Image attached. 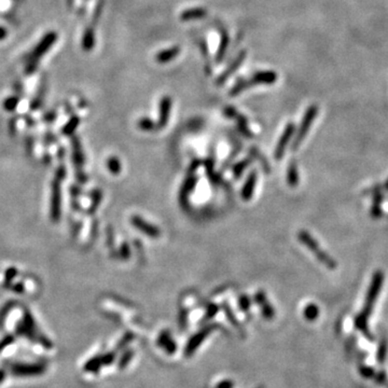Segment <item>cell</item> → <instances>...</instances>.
<instances>
[{
	"instance_id": "38",
	"label": "cell",
	"mask_w": 388,
	"mask_h": 388,
	"mask_svg": "<svg viewBox=\"0 0 388 388\" xmlns=\"http://www.w3.org/2000/svg\"><path fill=\"white\" fill-rule=\"evenodd\" d=\"M239 305L243 312H247L250 308V300L248 299L247 295H241L239 299Z\"/></svg>"
},
{
	"instance_id": "19",
	"label": "cell",
	"mask_w": 388,
	"mask_h": 388,
	"mask_svg": "<svg viewBox=\"0 0 388 388\" xmlns=\"http://www.w3.org/2000/svg\"><path fill=\"white\" fill-rule=\"evenodd\" d=\"M179 52H180V49H179L178 47H174V48H171L169 50L161 51L160 53L156 54L155 59H156V61H158L161 64L169 63L172 60L175 59V57L179 54Z\"/></svg>"
},
{
	"instance_id": "39",
	"label": "cell",
	"mask_w": 388,
	"mask_h": 388,
	"mask_svg": "<svg viewBox=\"0 0 388 388\" xmlns=\"http://www.w3.org/2000/svg\"><path fill=\"white\" fill-rule=\"evenodd\" d=\"M101 201H102V191L97 189L93 194V203H92V206H91V212L96 211V208L98 204L101 203Z\"/></svg>"
},
{
	"instance_id": "16",
	"label": "cell",
	"mask_w": 388,
	"mask_h": 388,
	"mask_svg": "<svg viewBox=\"0 0 388 388\" xmlns=\"http://www.w3.org/2000/svg\"><path fill=\"white\" fill-rule=\"evenodd\" d=\"M256 181H257V172L252 171L247 178V180L243 187L242 190V198L244 201H249L251 200L254 187H256Z\"/></svg>"
},
{
	"instance_id": "46",
	"label": "cell",
	"mask_w": 388,
	"mask_h": 388,
	"mask_svg": "<svg viewBox=\"0 0 388 388\" xmlns=\"http://www.w3.org/2000/svg\"><path fill=\"white\" fill-rule=\"evenodd\" d=\"M217 388H233V383L231 381H223L218 384Z\"/></svg>"
},
{
	"instance_id": "11",
	"label": "cell",
	"mask_w": 388,
	"mask_h": 388,
	"mask_svg": "<svg viewBox=\"0 0 388 388\" xmlns=\"http://www.w3.org/2000/svg\"><path fill=\"white\" fill-rule=\"evenodd\" d=\"M245 57H246V51H242L241 53L239 54V56H237L236 59L233 61V63H231V65L227 69H225L224 72L218 78L217 84L220 85V84L224 83L225 81L228 80V78H230L231 76H232V74L236 71V69L242 65L243 62H244Z\"/></svg>"
},
{
	"instance_id": "48",
	"label": "cell",
	"mask_w": 388,
	"mask_h": 388,
	"mask_svg": "<svg viewBox=\"0 0 388 388\" xmlns=\"http://www.w3.org/2000/svg\"><path fill=\"white\" fill-rule=\"evenodd\" d=\"M384 188H385V190H388V180L385 182V184H384Z\"/></svg>"
},
{
	"instance_id": "42",
	"label": "cell",
	"mask_w": 388,
	"mask_h": 388,
	"mask_svg": "<svg viewBox=\"0 0 388 388\" xmlns=\"http://www.w3.org/2000/svg\"><path fill=\"white\" fill-rule=\"evenodd\" d=\"M78 124H79V119L78 118H73L71 121V123H68L66 125V127H65V133H66V134H71V133L74 130V127H76Z\"/></svg>"
},
{
	"instance_id": "13",
	"label": "cell",
	"mask_w": 388,
	"mask_h": 388,
	"mask_svg": "<svg viewBox=\"0 0 388 388\" xmlns=\"http://www.w3.org/2000/svg\"><path fill=\"white\" fill-rule=\"evenodd\" d=\"M158 344L163 349L167 354L173 355L177 350L176 342L172 339V335L169 331H162L158 338Z\"/></svg>"
},
{
	"instance_id": "3",
	"label": "cell",
	"mask_w": 388,
	"mask_h": 388,
	"mask_svg": "<svg viewBox=\"0 0 388 388\" xmlns=\"http://www.w3.org/2000/svg\"><path fill=\"white\" fill-rule=\"evenodd\" d=\"M383 282H384V273L382 271H376L373 274L371 283H370L369 290L366 297V303H364L363 310L361 312L364 316L369 317L372 314L375 301L379 297L382 286H383Z\"/></svg>"
},
{
	"instance_id": "5",
	"label": "cell",
	"mask_w": 388,
	"mask_h": 388,
	"mask_svg": "<svg viewBox=\"0 0 388 388\" xmlns=\"http://www.w3.org/2000/svg\"><path fill=\"white\" fill-rule=\"evenodd\" d=\"M10 370L15 376H37L45 372V367L41 363L16 362L11 364Z\"/></svg>"
},
{
	"instance_id": "28",
	"label": "cell",
	"mask_w": 388,
	"mask_h": 388,
	"mask_svg": "<svg viewBox=\"0 0 388 388\" xmlns=\"http://www.w3.org/2000/svg\"><path fill=\"white\" fill-rule=\"evenodd\" d=\"M223 308H224L225 315H227V317H228L229 321H230L231 323H232V325L235 327V329H236V330H239L240 332H242L243 330H242V328H241L240 322L236 320V317H235V315L233 314V312L231 311V309L229 308V305H228V304H224V305H223Z\"/></svg>"
},
{
	"instance_id": "2",
	"label": "cell",
	"mask_w": 388,
	"mask_h": 388,
	"mask_svg": "<svg viewBox=\"0 0 388 388\" xmlns=\"http://www.w3.org/2000/svg\"><path fill=\"white\" fill-rule=\"evenodd\" d=\"M298 237H299L300 242L308 247L310 250L315 254V257L317 258L318 261H320L323 265L326 266L327 269H329V270L337 269L338 263L334 261L332 257H330L328 253H326L325 251L322 250L321 247L318 245L317 241L308 232V231L301 230L298 234Z\"/></svg>"
},
{
	"instance_id": "6",
	"label": "cell",
	"mask_w": 388,
	"mask_h": 388,
	"mask_svg": "<svg viewBox=\"0 0 388 388\" xmlns=\"http://www.w3.org/2000/svg\"><path fill=\"white\" fill-rule=\"evenodd\" d=\"M213 327L215 326H207L203 328L201 331L195 333L193 337L189 340L186 349H184V355H186V357H191L194 354L195 351L199 349L203 342L205 341V339L212 333Z\"/></svg>"
},
{
	"instance_id": "18",
	"label": "cell",
	"mask_w": 388,
	"mask_h": 388,
	"mask_svg": "<svg viewBox=\"0 0 388 388\" xmlns=\"http://www.w3.org/2000/svg\"><path fill=\"white\" fill-rule=\"evenodd\" d=\"M196 181H198V179L194 176H190L186 181L183 183V187L181 189V192H180V202L182 203L183 205H187L188 203V198L190 193L192 192V190L194 189Z\"/></svg>"
},
{
	"instance_id": "30",
	"label": "cell",
	"mask_w": 388,
	"mask_h": 388,
	"mask_svg": "<svg viewBox=\"0 0 388 388\" xmlns=\"http://www.w3.org/2000/svg\"><path fill=\"white\" fill-rule=\"evenodd\" d=\"M228 42H229V39L228 36L225 33H222V39H221V44H220L219 50H218V54H217V62H221V60L223 59V56L225 54V50H227L228 47Z\"/></svg>"
},
{
	"instance_id": "17",
	"label": "cell",
	"mask_w": 388,
	"mask_h": 388,
	"mask_svg": "<svg viewBox=\"0 0 388 388\" xmlns=\"http://www.w3.org/2000/svg\"><path fill=\"white\" fill-rule=\"evenodd\" d=\"M355 327L360 331L364 337H366L369 341H374L373 334L370 332V330L368 328V317L364 316L362 313L358 314L355 318Z\"/></svg>"
},
{
	"instance_id": "36",
	"label": "cell",
	"mask_w": 388,
	"mask_h": 388,
	"mask_svg": "<svg viewBox=\"0 0 388 388\" xmlns=\"http://www.w3.org/2000/svg\"><path fill=\"white\" fill-rule=\"evenodd\" d=\"M13 342H14V337H13L12 334L5 335V337L2 340H0V353L7 349V347L9 345L12 344Z\"/></svg>"
},
{
	"instance_id": "47",
	"label": "cell",
	"mask_w": 388,
	"mask_h": 388,
	"mask_svg": "<svg viewBox=\"0 0 388 388\" xmlns=\"http://www.w3.org/2000/svg\"><path fill=\"white\" fill-rule=\"evenodd\" d=\"M5 37V32L2 30V28H0V39H2Z\"/></svg>"
},
{
	"instance_id": "22",
	"label": "cell",
	"mask_w": 388,
	"mask_h": 388,
	"mask_svg": "<svg viewBox=\"0 0 388 388\" xmlns=\"http://www.w3.org/2000/svg\"><path fill=\"white\" fill-rule=\"evenodd\" d=\"M287 180L288 184L290 187H295L299 183V175H298V169L295 162H291L290 165H289L288 169V174H287Z\"/></svg>"
},
{
	"instance_id": "37",
	"label": "cell",
	"mask_w": 388,
	"mask_h": 388,
	"mask_svg": "<svg viewBox=\"0 0 388 388\" xmlns=\"http://www.w3.org/2000/svg\"><path fill=\"white\" fill-rule=\"evenodd\" d=\"M102 359V363L103 366H110V364H112L114 359H115V354L114 353H106V354H104L101 356Z\"/></svg>"
},
{
	"instance_id": "12",
	"label": "cell",
	"mask_w": 388,
	"mask_h": 388,
	"mask_svg": "<svg viewBox=\"0 0 388 388\" xmlns=\"http://www.w3.org/2000/svg\"><path fill=\"white\" fill-rule=\"evenodd\" d=\"M254 300H256V302L258 305L261 306V310H262V316L265 318V319L268 320H272L275 316V312L274 309L272 308V305L269 303L268 299H266L265 294L263 291H258L254 295Z\"/></svg>"
},
{
	"instance_id": "25",
	"label": "cell",
	"mask_w": 388,
	"mask_h": 388,
	"mask_svg": "<svg viewBox=\"0 0 388 388\" xmlns=\"http://www.w3.org/2000/svg\"><path fill=\"white\" fill-rule=\"evenodd\" d=\"M73 161H74V164L79 167L82 166L84 161L82 149H81L80 142L77 138H74L73 140Z\"/></svg>"
},
{
	"instance_id": "20",
	"label": "cell",
	"mask_w": 388,
	"mask_h": 388,
	"mask_svg": "<svg viewBox=\"0 0 388 388\" xmlns=\"http://www.w3.org/2000/svg\"><path fill=\"white\" fill-rule=\"evenodd\" d=\"M207 14V11L203 8H195L183 11L180 15V19L182 21H192V20H199L204 17Z\"/></svg>"
},
{
	"instance_id": "24",
	"label": "cell",
	"mask_w": 388,
	"mask_h": 388,
	"mask_svg": "<svg viewBox=\"0 0 388 388\" xmlns=\"http://www.w3.org/2000/svg\"><path fill=\"white\" fill-rule=\"evenodd\" d=\"M382 201H383V195L380 191H376L373 199V205L371 208V215L373 218H380L382 215Z\"/></svg>"
},
{
	"instance_id": "27",
	"label": "cell",
	"mask_w": 388,
	"mask_h": 388,
	"mask_svg": "<svg viewBox=\"0 0 388 388\" xmlns=\"http://www.w3.org/2000/svg\"><path fill=\"white\" fill-rule=\"evenodd\" d=\"M387 350H388V345H387V342L385 340H383L380 343V346L378 349V353H376V359H378V362L379 363H383L386 359V354H387Z\"/></svg>"
},
{
	"instance_id": "29",
	"label": "cell",
	"mask_w": 388,
	"mask_h": 388,
	"mask_svg": "<svg viewBox=\"0 0 388 388\" xmlns=\"http://www.w3.org/2000/svg\"><path fill=\"white\" fill-rule=\"evenodd\" d=\"M138 126L141 127L142 131H155V129H158V125H156L152 120L147 119V118H142L140 120V122H138Z\"/></svg>"
},
{
	"instance_id": "34",
	"label": "cell",
	"mask_w": 388,
	"mask_h": 388,
	"mask_svg": "<svg viewBox=\"0 0 388 388\" xmlns=\"http://www.w3.org/2000/svg\"><path fill=\"white\" fill-rule=\"evenodd\" d=\"M133 356H134V352H133V351H126L124 354H122V356H121V358H120L119 368H121V369L125 368L127 364H129V362L132 360Z\"/></svg>"
},
{
	"instance_id": "9",
	"label": "cell",
	"mask_w": 388,
	"mask_h": 388,
	"mask_svg": "<svg viewBox=\"0 0 388 388\" xmlns=\"http://www.w3.org/2000/svg\"><path fill=\"white\" fill-rule=\"evenodd\" d=\"M56 40V34L55 33H50L48 34L47 36H45L41 41L39 42V44L37 45V48L34 50L33 54L31 56V63L34 64L35 62H37L38 59H40L45 52H47L52 44L54 43V41Z\"/></svg>"
},
{
	"instance_id": "45",
	"label": "cell",
	"mask_w": 388,
	"mask_h": 388,
	"mask_svg": "<svg viewBox=\"0 0 388 388\" xmlns=\"http://www.w3.org/2000/svg\"><path fill=\"white\" fill-rule=\"evenodd\" d=\"M16 103H17L16 98H9V100L5 101L4 107H5V109H8V110H12L15 108Z\"/></svg>"
},
{
	"instance_id": "26",
	"label": "cell",
	"mask_w": 388,
	"mask_h": 388,
	"mask_svg": "<svg viewBox=\"0 0 388 388\" xmlns=\"http://www.w3.org/2000/svg\"><path fill=\"white\" fill-rule=\"evenodd\" d=\"M318 316H319V309L317 305L311 303L304 309V317L309 321L316 320Z\"/></svg>"
},
{
	"instance_id": "33",
	"label": "cell",
	"mask_w": 388,
	"mask_h": 388,
	"mask_svg": "<svg viewBox=\"0 0 388 388\" xmlns=\"http://www.w3.org/2000/svg\"><path fill=\"white\" fill-rule=\"evenodd\" d=\"M250 152H251V154L254 156V158H257L258 160H260L261 161V163H262V166H263V169H264V171L266 172V174H269L270 173V171H271V169H270V165H269V162L266 161L263 156H262V154L260 153L258 150L256 149V148H251L250 149Z\"/></svg>"
},
{
	"instance_id": "7",
	"label": "cell",
	"mask_w": 388,
	"mask_h": 388,
	"mask_svg": "<svg viewBox=\"0 0 388 388\" xmlns=\"http://www.w3.org/2000/svg\"><path fill=\"white\" fill-rule=\"evenodd\" d=\"M61 183L60 179H55L52 184V200H51V218L57 221L61 215Z\"/></svg>"
},
{
	"instance_id": "43",
	"label": "cell",
	"mask_w": 388,
	"mask_h": 388,
	"mask_svg": "<svg viewBox=\"0 0 388 388\" xmlns=\"http://www.w3.org/2000/svg\"><path fill=\"white\" fill-rule=\"evenodd\" d=\"M120 256L122 257L124 260L129 259V257L131 256L130 247H129V245L126 244V243H124V244L122 245V247H121V250H120Z\"/></svg>"
},
{
	"instance_id": "14",
	"label": "cell",
	"mask_w": 388,
	"mask_h": 388,
	"mask_svg": "<svg viewBox=\"0 0 388 388\" xmlns=\"http://www.w3.org/2000/svg\"><path fill=\"white\" fill-rule=\"evenodd\" d=\"M172 107L171 97L165 96L162 98L160 104V119H159V127H164L167 124V121L170 118V111Z\"/></svg>"
},
{
	"instance_id": "32",
	"label": "cell",
	"mask_w": 388,
	"mask_h": 388,
	"mask_svg": "<svg viewBox=\"0 0 388 388\" xmlns=\"http://www.w3.org/2000/svg\"><path fill=\"white\" fill-rule=\"evenodd\" d=\"M250 163V160L247 159L243 162H240V163H237L234 167H233V172H234V176L235 178H240L241 175L243 174V172L245 171L246 167Z\"/></svg>"
},
{
	"instance_id": "40",
	"label": "cell",
	"mask_w": 388,
	"mask_h": 388,
	"mask_svg": "<svg viewBox=\"0 0 388 388\" xmlns=\"http://www.w3.org/2000/svg\"><path fill=\"white\" fill-rule=\"evenodd\" d=\"M133 339H134V334L133 333H131V332H129V333H126L124 337L121 339V341L119 342V344H118V349L120 350V349H123V347L125 346V345H127L130 343V342H132L133 341Z\"/></svg>"
},
{
	"instance_id": "1",
	"label": "cell",
	"mask_w": 388,
	"mask_h": 388,
	"mask_svg": "<svg viewBox=\"0 0 388 388\" xmlns=\"http://www.w3.org/2000/svg\"><path fill=\"white\" fill-rule=\"evenodd\" d=\"M16 332L20 335L27 338L28 340H31L32 342H38V343L41 344V346H43L44 349L51 350L52 347H53L52 342L38 331L36 323H35L32 315L28 312L25 313L24 320L17 325Z\"/></svg>"
},
{
	"instance_id": "44",
	"label": "cell",
	"mask_w": 388,
	"mask_h": 388,
	"mask_svg": "<svg viewBox=\"0 0 388 388\" xmlns=\"http://www.w3.org/2000/svg\"><path fill=\"white\" fill-rule=\"evenodd\" d=\"M223 113L227 115L228 118H235V119H236L237 115H239V112L236 111V109L233 108V107H230V106L224 109Z\"/></svg>"
},
{
	"instance_id": "21",
	"label": "cell",
	"mask_w": 388,
	"mask_h": 388,
	"mask_svg": "<svg viewBox=\"0 0 388 388\" xmlns=\"http://www.w3.org/2000/svg\"><path fill=\"white\" fill-rule=\"evenodd\" d=\"M102 367H103V363H102L101 356H95V357H92L90 360L86 361L83 367V370L85 372H89V373H98Z\"/></svg>"
},
{
	"instance_id": "31",
	"label": "cell",
	"mask_w": 388,
	"mask_h": 388,
	"mask_svg": "<svg viewBox=\"0 0 388 388\" xmlns=\"http://www.w3.org/2000/svg\"><path fill=\"white\" fill-rule=\"evenodd\" d=\"M107 165L109 171L111 172V174H113V175H118L121 169H122V167H121L120 161L117 158H110L107 162Z\"/></svg>"
},
{
	"instance_id": "4",
	"label": "cell",
	"mask_w": 388,
	"mask_h": 388,
	"mask_svg": "<svg viewBox=\"0 0 388 388\" xmlns=\"http://www.w3.org/2000/svg\"><path fill=\"white\" fill-rule=\"evenodd\" d=\"M317 112H318V108L315 105L311 106L308 110H306V112L304 114V118L302 120V123H301L300 129L298 131L297 137H295V140L293 141L292 150H297L299 148L300 144H301V142L303 141L304 137L306 136V134H308V132L310 130L311 125L313 124V121H314L315 118H316Z\"/></svg>"
},
{
	"instance_id": "8",
	"label": "cell",
	"mask_w": 388,
	"mask_h": 388,
	"mask_svg": "<svg viewBox=\"0 0 388 388\" xmlns=\"http://www.w3.org/2000/svg\"><path fill=\"white\" fill-rule=\"evenodd\" d=\"M294 130H295V126H294V124H292V123H289V124L286 126V129H285V131H283L282 135V137H281V140H280L279 143H277L276 149H275L274 158H275L276 160H281V159L282 158L283 153H285V150H286L287 144H288L289 141H290L291 137H292V135H293Z\"/></svg>"
},
{
	"instance_id": "23",
	"label": "cell",
	"mask_w": 388,
	"mask_h": 388,
	"mask_svg": "<svg viewBox=\"0 0 388 388\" xmlns=\"http://www.w3.org/2000/svg\"><path fill=\"white\" fill-rule=\"evenodd\" d=\"M251 82L250 80H239L237 82L234 84V86L230 91V96H237L239 94H241L242 92H244L245 90L251 88Z\"/></svg>"
},
{
	"instance_id": "35",
	"label": "cell",
	"mask_w": 388,
	"mask_h": 388,
	"mask_svg": "<svg viewBox=\"0 0 388 388\" xmlns=\"http://www.w3.org/2000/svg\"><path fill=\"white\" fill-rule=\"evenodd\" d=\"M94 45V34L93 31L89 30L86 31L84 38H83V47L85 49H91Z\"/></svg>"
},
{
	"instance_id": "15",
	"label": "cell",
	"mask_w": 388,
	"mask_h": 388,
	"mask_svg": "<svg viewBox=\"0 0 388 388\" xmlns=\"http://www.w3.org/2000/svg\"><path fill=\"white\" fill-rule=\"evenodd\" d=\"M277 80V74L274 71H259L252 76L250 82L254 84H272Z\"/></svg>"
},
{
	"instance_id": "41",
	"label": "cell",
	"mask_w": 388,
	"mask_h": 388,
	"mask_svg": "<svg viewBox=\"0 0 388 388\" xmlns=\"http://www.w3.org/2000/svg\"><path fill=\"white\" fill-rule=\"evenodd\" d=\"M219 311V308L216 304H210L207 308V312H206V316H205V319H211L213 316H215Z\"/></svg>"
},
{
	"instance_id": "10",
	"label": "cell",
	"mask_w": 388,
	"mask_h": 388,
	"mask_svg": "<svg viewBox=\"0 0 388 388\" xmlns=\"http://www.w3.org/2000/svg\"><path fill=\"white\" fill-rule=\"evenodd\" d=\"M131 221L133 223V225L138 230H141V232H143V234H146L150 237H153V239H156V237H159L161 235V231L158 227H154V225L150 224L149 222L144 221V220L141 217L138 216H134L132 217Z\"/></svg>"
}]
</instances>
